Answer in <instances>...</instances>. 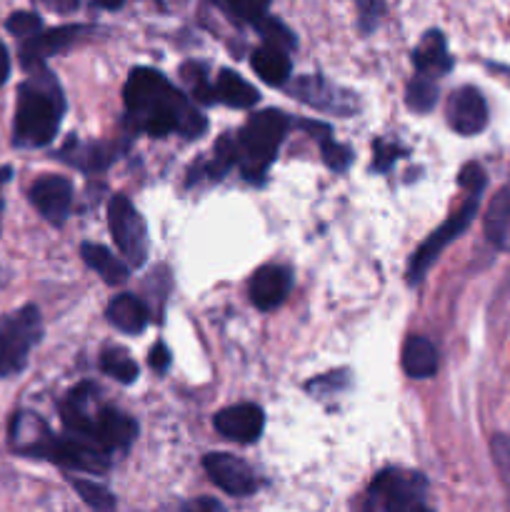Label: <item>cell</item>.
<instances>
[{
	"label": "cell",
	"mask_w": 510,
	"mask_h": 512,
	"mask_svg": "<svg viewBox=\"0 0 510 512\" xmlns=\"http://www.w3.org/2000/svg\"><path fill=\"white\" fill-rule=\"evenodd\" d=\"M30 203L50 225H63L73 208V183L63 175H43L30 188Z\"/></svg>",
	"instance_id": "cell-11"
},
{
	"label": "cell",
	"mask_w": 510,
	"mask_h": 512,
	"mask_svg": "<svg viewBox=\"0 0 510 512\" xmlns=\"http://www.w3.org/2000/svg\"><path fill=\"white\" fill-rule=\"evenodd\" d=\"M138 433V425L133 418H128L125 413L115 408H103L93 418V435H90V443L98 445L100 450H115L130 445V440Z\"/></svg>",
	"instance_id": "cell-16"
},
{
	"label": "cell",
	"mask_w": 510,
	"mask_h": 512,
	"mask_svg": "<svg viewBox=\"0 0 510 512\" xmlns=\"http://www.w3.org/2000/svg\"><path fill=\"white\" fill-rule=\"evenodd\" d=\"M35 458H45L68 470H83V473H105L108 470V455L93 445L90 440L80 438H53L48 435L40 445Z\"/></svg>",
	"instance_id": "cell-8"
},
{
	"label": "cell",
	"mask_w": 510,
	"mask_h": 512,
	"mask_svg": "<svg viewBox=\"0 0 510 512\" xmlns=\"http://www.w3.org/2000/svg\"><path fill=\"white\" fill-rule=\"evenodd\" d=\"M293 288V275L283 265H263L250 278V303L258 310H273L283 305Z\"/></svg>",
	"instance_id": "cell-14"
},
{
	"label": "cell",
	"mask_w": 510,
	"mask_h": 512,
	"mask_svg": "<svg viewBox=\"0 0 510 512\" xmlns=\"http://www.w3.org/2000/svg\"><path fill=\"white\" fill-rule=\"evenodd\" d=\"M215 98L230 108H253L260 100V93L233 70H220L218 80H215Z\"/></svg>",
	"instance_id": "cell-21"
},
{
	"label": "cell",
	"mask_w": 510,
	"mask_h": 512,
	"mask_svg": "<svg viewBox=\"0 0 510 512\" xmlns=\"http://www.w3.org/2000/svg\"><path fill=\"white\" fill-rule=\"evenodd\" d=\"M218 8L223 10L225 15L238 20V23H250V25H258L260 20L268 15V5L265 3H245V0H235V3H218Z\"/></svg>",
	"instance_id": "cell-31"
},
{
	"label": "cell",
	"mask_w": 510,
	"mask_h": 512,
	"mask_svg": "<svg viewBox=\"0 0 510 512\" xmlns=\"http://www.w3.org/2000/svg\"><path fill=\"white\" fill-rule=\"evenodd\" d=\"M60 158L70 165H78L83 170H100L113 160V153L110 148L100 143H90V145H80L78 140L70 138L68 145L60 150Z\"/></svg>",
	"instance_id": "cell-23"
},
{
	"label": "cell",
	"mask_w": 510,
	"mask_h": 512,
	"mask_svg": "<svg viewBox=\"0 0 510 512\" xmlns=\"http://www.w3.org/2000/svg\"><path fill=\"white\" fill-rule=\"evenodd\" d=\"M100 368H103V373H108L110 378L120 380V383H133V380L138 378V365H135V360L120 348L105 350V353L100 355Z\"/></svg>",
	"instance_id": "cell-25"
},
{
	"label": "cell",
	"mask_w": 510,
	"mask_h": 512,
	"mask_svg": "<svg viewBox=\"0 0 510 512\" xmlns=\"http://www.w3.org/2000/svg\"><path fill=\"white\" fill-rule=\"evenodd\" d=\"M403 370L405 375L415 380L435 375V370H438V350H435V345L428 338H420V335L405 340Z\"/></svg>",
	"instance_id": "cell-19"
},
{
	"label": "cell",
	"mask_w": 510,
	"mask_h": 512,
	"mask_svg": "<svg viewBox=\"0 0 510 512\" xmlns=\"http://www.w3.org/2000/svg\"><path fill=\"white\" fill-rule=\"evenodd\" d=\"M8 75H10V55L8 50H5L3 40H0V85L8 80Z\"/></svg>",
	"instance_id": "cell-38"
},
{
	"label": "cell",
	"mask_w": 510,
	"mask_h": 512,
	"mask_svg": "<svg viewBox=\"0 0 510 512\" xmlns=\"http://www.w3.org/2000/svg\"><path fill=\"white\" fill-rule=\"evenodd\" d=\"M80 255H83L85 265H88L90 270H95L108 285H123L125 280H128V265H125L123 260L115 258V255L110 253L108 248H103V245L85 243L83 248H80Z\"/></svg>",
	"instance_id": "cell-20"
},
{
	"label": "cell",
	"mask_w": 510,
	"mask_h": 512,
	"mask_svg": "<svg viewBox=\"0 0 510 512\" xmlns=\"http://www.w3.org/2000/svg\"><path fill=\"white\" fill-rule=\"evenodd\" d=\"M105 315H108V320L120 330V333H128V335L143 333L145 325L150 323V313L148 308H145V303L130 293L115 295V298L108 303Z\"/></svg>",
	"instance_id": "cell-18"
},
{
	"label": "cell",
	"mask_w": 510,
	"mask_h": 512,
	"mask_svg": "<svg viewBox=\"0 0 510 512\" xmlns=\"http://www.w3.org/2000/svg\"><path fill=\"white\" fill-rule=\"evenodd\" d=\"M40 338H43V320L35 305H25L5 315L0 320V378L18 375Z\"/></svg>",
	"instance_id": "cell-4"
},
{
	"label": "cell",
	"mask_w": 510,
	"mask_h": 512,
	"mask_svg": "<svg viewBox=\"0 0 510 512\" xmlns=\"http://www.w3.org/2000/svg\"><path fill=\"white\" fill-rule=\"evenodd\" d=\"M368 512H375V510H370V508H368Z\"/></svg>",
	"instance_id": "cell-41"
},
{
	"label": "cell",
	"mask_w": 510,
	"mask_h": 512,
	"mask_svg": "<svg viewBox=\"0 0 510 512\" xmlns=\"http://www.w3.org/2000/svg\"><path fill=\"white\" fill-rule=\"evenodd\" d=\"M250 65H253L255 75L268 85H283L290 78L288 53L270 48V45H260L253 53V58H250Z\"/></svg>",
	"instance_id": "cell-22"
},
{
	"label": "cell",
	"mask_w": 510,
	"mask_h": 512,
	"mask_svg": "<svg viewBox=\"0 0 510 512\" xmlns=\"http://www.w3.org/2000/svg\"><path fill=\"white\" fill-rule=\"evenodd\" d=\"M485 233L495 245L510 243V185L498 193V198L490 205L488 220H485Z\"/></svg>",
	"instance_id": "cell-24"
},
{
	"label": "cell",
	"mask_w": 510,
	"mask_h": 512,
	"mask_svg": "<svg viewBox=\"0 0 510 512\" xmlns=\"http://www.w3.org/2000/svg\"><path fill=\"white\" fill-rule=\"evenodd\" d=\"M448 123L460 135H478L488 125V103L473 85L458 88L448 98Z\"/></svg>",
	"instance_id": "cell-12"
},
{
	"label": "cell",
	"mask_w": 510,
	"mask_h": 512,
	"mask_svg": "<svg viewBox=\"0 0 510 512\" xmlns=\"http://www.w3.org/2000/svg\"><path fill=\"white\" fill-rule=\"evenodd\" d=\"M255 28L260 30V35L265 38V45H270V48H278L283 50V53H288V50H295V45H298L295 43V35L288 30V25L278 18L265 15Z\"/></svg>",
	"instance_id": "cell-28"
},
{
	"label": "cell",
	"mask_w": 510,
	"mask_h": 512,
	"mask_svg": "<svg viewBox=\"0 0 510 512\" xmlns=\"http://www.w3.org/2000/svg\"><path fill=\"white\" fill-rule=\"evenodd\" d=\"M168 365H170V350L165 348L163 343H158L153 350H150V368L158 370V373H163Z\"/></svg>",
	"instance_id": "cell-36"
},
{
	"label": "cell",
	"mask_w": 510,
	"mask_h": 512,
	"mask_svg": "<svg viewBox=\"0 0 510 512\" xmlns=\"http://www.w3.org/2000/svg\"><path fill=\"white\" fill-rule=\"evenodd\" d=\"M125 110L135 130L153 138L180 133L198 138L205 133V118L185 100L180 90L153 68H135L125 83Z\"/></svg>",
	"instance_id": "cell-1"
},
{
	"label": "cell",
	"mask_w": 510,
	"mask_h": 512,
	"mask_svg": "<svg viewBox=\"0 0 510 512\" xmlns=\"http://www.w3.org/2000/svg\"><path fill=\"white\" fill-rule=\"evenodd\" d=\"M458 180L465 190H470V195H480V190L485 188V170L478 163H470L460 170Z\"/></svg>",
	"instance_id": "cell-34"
},
{
	"label": "cell",
	"mask_w": 510,
	"mask_h": 512,
	"mask_svg": "<svg viewBox=\"0 0 510 512\" xmlns=\"http://www.w3.org/2000/svg\"><path fill=\"white\" fill-rule=\"evenodd\" d=\"M288 128V115L280 113V110H263V113H255L245 123V128L235 138V143H238V163L245 180H250V183L263 180L270 163L278 155V148Z\"/></svg>",
	"instance_id": "cell-3"
},
{
	"label": "cell",
	"mask_w": 510,
	"mask_h": 512,
	"mask_svg": "<svg viewBox=\"0 0 510 512\" xmlns=\"http://www.w3.org/2000/svg\"><path fill=\"white\" fill-rule=\"evenodd\" d=\"M288 93L300 98L303 103L313 105V108L325 110V113L350 115L358 110V98H355V95L338 88V85H330L328 80L313 78V75H305V78L295 80L288 88Z\"/></svg>",
	"instance_id": "cell-10"
},
{
	"label": "cell",
	"mask_w": 510,
	"mask_h": 512,
	"mask_svg": "<svg viewBox=\"0 0 510 512\" xmlns=\"http://www.w3.org/2000/svg\"><path fill=\"white\" fill-rule=\"evenodd\" d=\"M418 512H430V510H428V508H425V505H423V508H420Z\"/></svg>",
	"instance_id": "cell-40"
},
{
	"label": "cell",
	"mask_w": 510,
	"mask_h": 512,
	"mask_svg": "<svg viewBox=\"0 0 510 512\" xmlns=\"http://www.w3.org/2000/svg\"><path fill=\"white\" fill-rule=\"evenodd\" d=\"M373 150H375V168L378 170L388 168V165L393 163L395 155H398V148L390 143H385V140H378V143L373 145Z\"/></svg>",
	"instance_id": "cell-35"
},
{
	"label": "cell",
	"mask_w": 510,
	"mask_h": 512,
	"mask_svg": "<svg viewBox=\"0 0 510 512\" xmlns=\"http://www.w3.org/2000/svg\"><path fill=\"white\" fill-rule=\"evenodd\" d=\"M405 100H408V108L415 110V113H430L435 108V100H438V85L418 75V78L410 80Z\"/></svg>",
	"instance_id": "cell-27"
},
{
	"label": "cell",
	"mask_w": 510,
	"mask_h": 512,
	"mask_svg": "<svg viewBox=\"0 0 510 512\" xmlns=\"http://www.w3.org/2000/svg\"><path fill=\"white\" fill-rule=\"evenodd\" d=\"M75 493L85 500V505H90L93 510L98 512H110L115 508V498L108 488H103L100 483L95 480H83V478H73L70 480Z\"/></svg>",
	"instance_id": "cell-26"
},
{
	"label": "cell",
	"mask_w": 510,
	"mask_h": 512,
	"mask_svg": "<svg viewBox=\"0 0 510 512\" xmlns=\"http://www.w3.org/2000/svg\"><path fill=\"white\" fill-rule=\"evenodd\" d=\"M215 430H218L223 438L235 440V443H253L263 433L265 415L258 405L253 403H240L230 405V408L220 410L215 415Z\"/></svg>",
	"instance_id": "cell-13"
},
{
	"label": "cell",
	"mask_w": 510,
	"mask_h": 512,
	"mask_svg": "<svg viewBox=\"0 0 510 512\" xmlns=\"http://www.w3.org/2000/svg\"><path fill=\"white\" fill-rule=\"evenodd\" d=\"M478 200H480V195H470V198L463 203V208H460L458 213L450 215V218L445 220V223L440 225V228L435 230V233L430 235V238L425 240L418 250H415V255L410 258V268H408V283L410 285H418L420 280H423V275L430 270V265L438 260V255L443 253V250L448 248V245L453 243V240L458 238V235L463 233L470 223H473L475 213H478Z\"/></svg>",
	"instance_id": "cell-7"
},
{
	"label": "cell",
	"mask_w": 510,
	"mask_h": 512,
	"mask_svg": "<svg viewBox=\"0 0 510 512\" xmlns=\"http://www.w3.org/2000/svg\"><path fill=\"white\" fill-rule=\"evenodd\" d=\"M203 468L208 473V478L218 485L223 493L235 495V498H245V495H253L258 488V480H255L253 470L245 460L235 458L228 453H210L203 458Z\"/></svg>",
	"instance_id": "cell-9"
},
{
	"label": "cell",
	"mask_w": 510,
	"mask_h": 512,
	"mask_svg": "<svg viewBox=\"0 0 510 512\" xmlns=\"http://www.w3.org/2000/svg\"><path fill=\"white\" fill-rule=\"evenodd\" d=\"M235 160H238V143L233 140V135H223L213 148V160L208 165L210 178H220V175L228 173Z\"/></svg>",
	"instance_id": "cell-29"
},
{
	"label": "cell",
	"mask_w": 510,
	"mask_h": 512,
	"mask_svg": "<svg viewBox=\"0 0 510 512\" xmlns=\"http://www.w3.org/2000/svg\"><path fill=\"white\" fill-rule=\"evenodd\" d=\"M320 150H323L325 165H328L330 170H335V173H343V170L350 165V160H353V153H350V148L335 143L333 138L320 140Z\"/></svg>",
	"instance_id": "cell-32"
},
{
	"label": "cell",
	"mask_w": 510,
	"mask_h": 512,
	"mask_svg": "<svg viewBox=\"0 0 510 512\" xmlns=\"http://www.w3.org/2000/svg\"><path fill=\"white\" fill-rule=\"evenodd\" d=\"M5 28H8V33H13L15 38H20L25 43V40L43 33V20L35 13H30V10H18V13H13L5 20Z\"/></svg>",
	"instance_id": "cell-30"
},
{
	"label": "cell",
	"mask_w": 510,
	"mask_h": 512,
	"mask_svg": "<svg viewBox=\"0 0 510 512\" xmlns=\"http://www.w3.org/2000/svg\"><path fill=\"white\" fill-rule=\"evenodd\" d=\"M108 225L110 235H113L115 245L123 253V258L130 265L140 268L148 260L150 240H148V225H145L143 215L133 208L125 195H115L108 205Z\"/></svg>",
	"instance_id": "cell-5"
},
{
	"label": "cell",
	"mask_w": 510,
	"mask_h": 512,
	"mask_svg": "<svg viewBox=\"0 0 510 512\" xmlns=\"http://www.w3.org/2000/svg\"><path fill=\"white\" fill-rule=\"evenodd\" d=\"M490 450H493V460L498 465L500 475H503L505 483L510 485V438L508 435H495L493 443H490Z\"/></svg>",
	"instance_id": "cell-33"
},
{
	"label": "cell",
	"mask_w": 510,
	"mask_h": 512,
	"mask_svg": "<svg viewBox=\"0 0 510 512\" xmlns=\"http://www.w3.org/2000/svg\"><path fill=\"white\" fill-rule=\"evenodd\" d=\"M10 170H0V183H5L3 178H8ZM0 223H3V198H0Z\"/></svg>",
	"instance_id": "cell-39"
},
{
	"label": "cell",
	"mask_w": 510,
	"mask_h": 512,
	"mask_svg": "<svg viewBox=\"0 0 510 512\" xmlns=\"http://www.w3.org/2000/svg\"><path fill=\"white\" fill-rule=\"evenodd\" d=\"M65 100L58 78L45 68H35L18 88L13 143L18 148H43L55 138L63 118Z\"/></svg>",
	"instance_id": "cell-2"
},
{
	"label": "cell",
	"mask_w": 510,
	"mask_h": 512,
	"mask_svg": "<svg viewBox=\"0 0 510 512\" xmlns=\"http://www.w3.org/2000/svg\"><path fill=\"white\" fill-rule=\"evenodd\" d=\"M183 512H220V505L213 498H198L185 503Z\"/></svg>",
	"instance_id": "cell-37"
},
{
	"label": "cell",
	"mask_w": 510,
	"mask_h": 512,
	"mask_svg": "<svg viewBox=\"0 0 510 512\" xmlns=\"http://www.w3.org/2000/svg\"><path fill=\"white\" fill-rule=\"evenodd\" d=\"M423 478L400 473V470H383L370 485L368 508L378 512H418L423 508Z\"/></svg>",
	"instance_id": "cell-6"
},
{
	"label": "cell",
	"mask_w": 510,
	"mask_h": 512,
	"mask_svg": "<svg viewBox=\"0 0 510 512\" xmlns=\"http://www.w3.org/2000/svg\"><path fill=\"white\" fill-rule=\"evenodd\" d=\"M413 63L418 68V75L433 80L440 78V75L448 73L453 68V58L448 53V45H445V38L440 30H428L420 40V45L413 53Z\"/></svg>",
	"instance_id": "cell-17"
},
{
	"label": "cell",
	"mask_w": 510,
	"mask_h": 512,
	"mask_svg": "<svg viewBox=\"0 0 510 512\" xmlns=\"http://www.w3.org/2000/svg\"><path fill=\"white\" fill-rule=\"evenodd\" d=\"M85 33H88V28H83V25H60V28L43 30L35 38L25 40L23 48H20V60H23V65L28 70L43 68L45 58L65 50Z\"/></svg>",
	"instance_id": "cell-15"
}]
</instances>
